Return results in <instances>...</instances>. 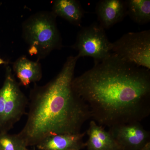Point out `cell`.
Returning <instances> with one entry per match:
<instances>
[{"instance_id":"6da1fadb","label":"cell","mask_w":150,"mask_h":150,"mask_svg":"<svg viewBox=\"0 0 150 150\" xmlns=\"http://www.w3.org/2000/svg\"><path fill=\"white\" fill-rule=\"evenodd\" d=\"M72 86L100 126L140 122L150 115V70L114 53L74 78Z\"/></svg>"},{"instance_id":"7a4b0ae2","label":"cell","mask_w":150,"mask_h":150,"mask_svg":"<svg viewBox=\"0 0 150 150\" xmlns=\"http://www.w3.org/2000/svg\"><path fill=\"white\" fill-rule=\"evenodd\" d=\"M79 59L69 56L53 79L42 86L35 83L30 90L27 121L18 134L27 146H36L52 135L80 134L91 118L88 106L72 86Z\"/></svg>"},{"instance_id":"3957f363","label":"cell","mask_w":150,"mask_h":150,"mask_svg":"<svg viewBox=\"0 0 150 150\" xmlns=\"http://www.w3.org/2000/svg\"><path fill=\"white\" fill-rule=\"evenodd\" d=\"M56 18L52 11L38 12L22 24V37L28 46V53L36 56L37 61L45 59L54 50L63 47Z\"/></svg>"},{"instance_id":"277c9868","label":"cell","mask_w":150,"mask_h":150,"mask_svg":"<svg viewBox=\"0 0 150 150\" xmlns=\"http://www.w3.org/2000/svg\"><path fill=\"white\" fill-rule=\"evenodd\" d=\"M6 65L5 80L0 89V132L8 133L25 113L29 101L11 68Z\"/></svg>"},{"instance_id":"5b68a950","label":"cell","mask_w":150,"mask_h":150,"mask_svg":"<svg viewBox=\"0 0 150 150\" xmlns=\"http://www.w3.org/2000/svg\"><path fill=\"white\" fill-rule=\"evenodd\" d=\"M112 53L126 62L150 70V30L124 34L112 43Z\"/></svg>"},{"instance_id":"8992f818","label":"cell","mask_w":150,"mask_h":150,"mask_svg":"<svg viewBox=\"0 0 150 150\" xmlns=\"http://www.w3.org/2000/svg\"><path fill=\"white\" fill-rule=\"evenodd\" d=\"M71 48L78 51L79 58L92 57L96 63L110 56L112 43L108 40L105 30L99 23H93L81 28Z\"/></svg>"},{"instance_id":"52a82bcc","label":"cell","mask_w":150,"mask_h":150,"mask_svg":"<svg viewBox=\"0 0 150 150\" xmlns=\"http://www.w3.org/2000/svg\"><path fill=\"white\" fill-rule=\"evenodd\" d=\"M119 150H141L150 142V134L139 122L118 124L108 131Z\"/></svg>"},{"instance_id":"ba28073f","label":"cell","mask_w":150,"mask_h":150,"mask_svg":"<svg viewBox=\"0 0 150 150\" xmlns=\"http://www.w3.org/2000/svg\"><path fill=\"white\" fill-rule=\"evenodd\" d=\"M96 13L100 25L105 30L109 29L127 16L126 1H100L96 6Z\"/></svg>"},{"instance_id":"9c48e42d","label":"cell","mask_w":150,"mask_h":150,"mask_svg":"<svg viewBox=\"0 0 150 150\" xmlns=\"http://www.w3.org/2000/svg\"><path fill=\"white\" fill-rule=\"evenodd\" d=\"M86 134L52 135L43 139L36 146L40 150H81L86 147L83 140Z\"/></svg>"},{"instance_id":"30bf717a","label":"cell","mask_w":150,"mask_h":150,"mask_svg":"<svg viewBox=\"0 0 150 150\" xmlns=\"http://www.w3.org/2000/svg\"><path fill=\"white\" fill-rule=\"evenodd\" d=\"M13 70L19 81L20 85L28 86L31 83L39 81L42 77L39 61H32L26 56H21L14 62Z\"/></svg>"},{"instance_id":"8fae6325","label":"cell","mask_w":150,"mask_h":150,"mask_svg":"<svg viewBox=\"0 0 150 150\" xmlns=\"http://www.w3.org/2000/svg\"><path fill=\"white\" fill-rule=\"evenodd\" d=\"M88 139L85 143L87 150H119L109 131L92 120L86 132Z\"/></svg>"},{"instance_id":"7c38bea8","label":"cell","mask_w":150,"mask_h":150,"mask_svg":"<svg viewBox=\"0 0 150 150\" xmlns=\"http://www.w3.org/2000/svg\"><path fill=\"white\" fill-rule=\"evenodd\" d=\"M52 12L56 17L64 19L71 24L81 26L84 11L76 0H55L52 3Z\"/></svg>"},{"instance_id":"4fadbf2b","label":"cell","mask_w":150,"mask_h":150,"mask_svg":"<svg viewBox=\"0 0 150 150\" xmlns=\"http://www.w3.org/2000/svg\"><path fill=\"white\" fill-rule=\"evenodd\" d=\"M126 3L127 15L134 22L140 25L150 22V0H127Z\"/></svg>"},{"instance_id":"5bb4252c","label":"cell","mask_w":150,"mask_h":150,"mask_svg":"<svg viewBox=\"0 0 150 150\" xmlns=\"http://www.w3.org/2000/svg\"><path fill=\"white\" fill-rule=\"evenodd\" d=\"M27 147L18 134L0 132V150H27Z\"/></svg>"},{"instance_id":"9a60e30c","label":"cell","mask_w":150,"mask_h":150,"mask_svg":"<svg viewBox=\"0 0 150 150\" xmlns=\"http://www.w3.org/2000/svg\"><path fill=\"white\" fill-rule=\"evenodd\" d=\"M141 150H150V142H148Z\"/></svg>"},{"instance_id":"2e32d148","label":"cell","mask_w":150,"mask_h":150,"mask_svg":"<svg viewBox=\"0 0 150 150\" xmlns=\"http://www.w3.org/2000/svg\"><path fill=\"white\" fill-rule=\"evenodd\" d=\"M8 62H6V61H4L2 59H1L0 58V65L2 64H8Z\"/></svg>"},{"instance_id":"e0dca14e","label":"cell","mask_w":150,"mask_h":150,"mask_svg":"<svg viewBox=\"0 0 150 150\" xmlns=\"http://www.w3.org/2000/svg\"><path fill=\"white\" fill-rule=\"evenodd\" d=\"M27 150H28L27 149Z\"/></svg>"}]
</instances>
